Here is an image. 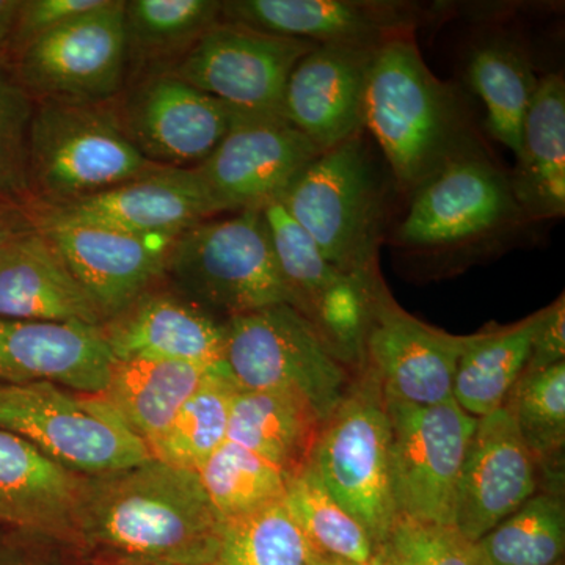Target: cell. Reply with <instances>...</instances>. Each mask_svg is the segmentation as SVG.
I'll return each instance as SVG.
<instances>
[{
    "mask_svg": "<svg viewBox=\"0 0 565 565\" xmlns=\"http://www.w3.org/2000/svg\"><path fill=\"white\" fill-rule=\"evenodd\" d=\"M223 522L196 471L150 459L88 476L77 509V542L159 565H215Z\"/></svg>",
    "mask_w": 565,
    "mask_h": 565,
    "instance_id": "1",
    "label": "cell"
},
{
    "mask_svg": "<svg viewBox=\"0 0 565 565\" xmlns=\"http://www.w3.org/2000/svg\"><path fill=\"white\" fill-rule=\"evenodd\" d=\"M364 129L408 196L448 163L484 151L459 93L429 70L414 35L396 36L374 51Z\"/></svg>",
    "mask_w": 565,
    "mask_h": 565,
    "instance_id": "2",
    "label": "cell"
},
{
    "mask_svg": "<svg viewBox=\"0 0 565 565\" xmlns=\"http://www.w3.org/2000/svg\"><path fill=\"white\" fill-rule=\"evenodd\" d=\"M385 182L363 132L323 151L278 200L340 273L373 281L384 232Z\"/></svg>",
    "mask_w": 565,
    "mask_h": 565,
    "instance_id": "3",
    "label": "cell"
},
{
    "mask_svg": "<svg viewBox=\"0 0 565 565\" xmlns=\"http://www.w3.org/2000/svg\"><path fill=\"white\" fill-rule=\"evenodd\" d=\"M162 169L137 150L111 102L35 103L29 136L31 206H66Z\"/></svg>",
    "mask_w": 565,
    "mask_h": 565,
    "instance_id": "4",
    "label": "cell"
},
{
    "mask_svg": "<svg viewBox=\"0 0 565 565\" xmlns=\"http://www.w3.org/2000/svg\"><path fill=\"white\" fill-rule=\"evenodd\" d=\"M166 275L178 292L210 313H252L288 303L263 211L196 223L174 239Z\"/></svg>",
    "mask_w": 565,
    "mask_h": 565,
    "instance_id": "5",
    "label": "cell"
},
{
    "mask_svg": "<svg viewBox=\"0 0 565 565\" xmlns=\"http://www.w3.org/2000/svg\"><path fill=\"white\" fill-rule=\"evenodd\" d=\"M223 366L239 390H273L302 397L322 423L355 375L340 362L313 323L288 303L225 321Z\"/></svg>",
    "mask_w": 565,
    "mask_h": 565,
    "instance_id": "6",
    "label": "cell"
},
{
    "mask_svg": "<svg viewBox=\"0 0 565 565\" xmlns=\"http://www.w3.org/2000/svg\"><path fill=\"white\" fill-rule=\"evenodd\" d=\"M308 465L375 546L381 545L399 515L393 500L385 394L370 371L353 379L344 399L322 423Z\"/></svg>",
    "mask_w": 565,
    "mask_h": 565,
    "instance_id": "7",
    "label": "cell"
},
{
    "mask_svg": "<svg viewBox=\"0 0 565 565\" xmlns=\"http://www.w3.org/2000/svg\"><path fill=\"white\" fill-rule=\"evenodd\" d=\"M0 429L20 435L85 478L152 459L147 445L99 394L71 392L51 382L0 384Z\"/></svg>",
    "mask_w": 565,
    "mask_h": 565,
    "instance_id": "8",
    "label": "cell"
},
{
    "mask_svg": "<svg viewBox=\"0 0 565 565\" xmlns=\"http://www.w3.org/2000/svg\"><path fill=\"white\" fill-rule=\"evenodd\" d=\"M125 0H106L7 58L35 103L114 102L128 79Z\"/></svg>",
    "mask_w": 565,
    "mask_h": 565,
    "instance_id": "9",
    "label": "cell"
},
{
    "mask_svg": "<svg viewBox=\"0 0 565 565\" xmlns=\"http://www.w3.org/2000/svg\"><path fill=\"white\" fill-rule=\"evenodd\" d=\"M525 221L509 174L479 151L448 163L412 193L393 239L411 252H455Z\"/></svg>",
    "mask_w": 565,
    "mask_h": 565,
    "instance_id": "10",
    "label": "cell"
},
{
    "mask_svg": "<svg viewBox=\"0 0 565 565\" xmlns=\"http://www.w3.org/2000/svg\"><path fill=\"white\" fill-rule=\"evenodd\" d=\"M385 403L397 515L452 525L465 456L478 418L463 412L455 399L415 405L385 397Z\"/></svg>",
    "mask_w": 565,
    "mask_h": 565,
    "instance_id": "11",
    "label": "cell"
},
{
    "mask_svg": "<svg viewBox=\"0 0 565 565\" xmlns=\"http://www.w3.org/2000/svg\"><path fill=\"white\" fill-rule=\"evenodd\" d=\"M315 47L310 41L221 21L169 73L233 109L282 117L289 76Z\"/></svg>",
    "mask_w": 565,
    "mask_h": 565,
    "instance_id": "12",
    "label": "cell"
},
{
    "mask_svg": "<svg viewBox=\"0 0 565 565\" xmlns=\"http://www.w3.org/2000/svg\"><path fill=\"white\" fill-rule=\"evenodd\" d=\"M470 338L444 332L407 313L384 278L371 285L364 370L377 379L386 399L415 405L451 401L457 363Z\"/></svg>",
    "mask_w": 565,
    "mask_h": 565,
    "instance_id": "13",
    "label": "cell"
},
{
    "mask_svg": "<svg viewBox=\"0 0 565 565\" xmlns=\"http://www.w3.org/2000/svg\"><path fill=\"white\" fill-rule=\"evenodd\" d=\"M111 104L137 150L167 169L206 161L241 111L169 71L131 82Z\"/></svg>",
    "mask_w": 565,
    "mask_h": 565,
    "instance_id": "14",
    "label": "cell"
},
{
    "mask_svg": "<svg viewBox=\"0 0 565 565\" xmlns=\"http://www.w3.org/2000/svg\"><path fill=\"white\" fill-rule=\"evenodd\" d=\"M322 152L278 115L239 111L232 129L195 172L221 214L263 211L278 202Z\"/></svg>",
    "mask_w": 565,
    "mask_h": 565,
    "instance_id": "15",
    "label": "cell"
},
{
    "mask_svg": "<svg viewBox=\"0 0 565 565\" xmlns=\"http://www.w3.org/2000/svg\"><path fill=\"white\" fill-rule=\"evenodd\" d=\"M33 223L61 253L104 322L129 307L161 277L177 237L139 236L29 206ZM103 326V323H102Z\"/></svg>",
    "mask_w": 565,
    "mask_h": 565,
    "instance_id": "16",
    "label": "cell"
},
{
    "mask_svg": "<svg viewBox=\"0 0 565 565\" xmlns=\"http://www.w3.org/2000/svg\"><path fill=\"white\" fill-rule=\"evenodd\" d=\"M422 7L394 0H225L222 21L315 44L375 50L414 35Z\"/></svg>",
    "mask_w": 565,
    "mask_h": 565,
    "instance_id": "17",
    "label": "cell"
},
{
    "mask_svg": "<svg viewBox=\"0 0 565 565\" xmlns=\"http://www.w3.org/2000/svg\"><path fill=\"white\" fill-rule=\"evenodd\" d=\"M544 484L542 468L503 408L478 418L457 489L455 525L476 542Z\"/></svg>",
    "mask_w": 565,
    "mask_h": 565,
    "instance_id": "18",
    "label": "cell"
},
{
    "mask_svg": "<svg viewBox=\"0 0 565 565\" xmlns=\"http://www.w3.org/2000/svg\"><path fill=\"white\" fill-rule=\"evenodd\" d=\"M375 50L316 44L289 76L282 118L321 151L362 134L364 95Z\"/></svg>",
    "mask_w": 565,
    "mask_h": 565,
    "instance_id": "19",
    "label": "cell"
},
{
    "mask_svg": "<svg viewBox=\"0 0 565 565\" xmlns=\"http://www.w3.org/2000/svg\"><path fill=\"white\" fill-rule=\"evenodd\" d=\"M114 360H154L212 367L225 356V322L180 292L148 289L103 322Z\"/></svg>",
    "mask_w": 565,
    "mask_h": 565,
    "instance_id": "20",
    "label": "cell"
},
{
    "mask_svg": "<svg viewBox=\"0 0 565 565\" xmlns=\"http://www.w3.org/2000/svg\"><path fill=\"white\" fill-rule=\"evenodd\" d=\"M111 364L99 327L0 316V384L51 382L71 392L103 394Z\"/></svg>",
    "mask_w": 565,
    "mask_h": 565,
    "instance_id": "21",
    "label": "cell"
},
{
    "mask_svg": "<svg viewBox=\"0 0 565 565\" xmlns=\"http://www.w3.org/2000/svg\"><path fill=\"white\" fill-rule=\"evenodd\" d=\"M41 210L139 236L167 237L221 214L195 169L158 170L90 199Z\"/></svg>",
    "mask_w": 565,
    "mask_h": 565,
    "instance_id": "22",
    "label": "cell"
},
{
    "mask_svg": "<svg viewBox=\"0 0 565 565\" xmlns=\"http://www.w3.org/2000/svg\"><path fill=\"white\" fill-rule=\"evenodd\" d=\"M84 478L20 435L0 429V525L54 541L77 542Z\"/></svg>",
    "mask_w": 565,
    "mask_h": 565,
    "instance_id": "23",
    "label": "cell"
},
{
    "mask_svg": "<svg viewBox=\"0 0 565 565\" xmlns=\"http://www.w3.org/2000/svg\"><path fill=\"white\" fill-rule=\"evenodd\" d=\"M0 316L92 327L104 322L61 253L36 226L0 252Z\"/></svg>",
    "mask_w": 565,
    "mask_h": 565,
    "instance_id": "24",
    "label": "cell"
},
{
    "mask_svg": "<svg viewBox=\"0 0 565 565\" xmlns=\"http://www.w3.org/2000/svg\"><path fill=\"white\" fill-rule=\"evenodd\" d=\"M526 221H550L565 212V82L550 73L539 79L523 125L522 151L509 177Z\"/></svg>",
    "mask_w": 565,
    "mask_h": 565,
    "instance_id": "25",
    "label": "cell"
},
{
    "mask_svg": "<svg viewBox=\"0 0 565 565\" xmlns=\"http://www.w3.org/2000/svg\"><path fill=\"white\" fill-rule=\"evenodd\" d=\"M322 419L292 393L239 390L233 401L228 440L280 468L286 479L310 460Z\"/></svg>",
    "mask_w": 565,
    "mask_h": 565,
    "instance_id": "26",
    "label": "cell"
},
{
    "mask_svg": "<svg viewBox=\"0 0 565 565\" xmlns=\"http://www.w3.org/2000/svg\"><path fill=\"white\" fill-rule=\"evenodd\" d=\"M465 76L484 103L490 136L519 158L523 125L539 85L525 44L505 32L482 36L468 52Z\"/></svg>",
    "mask_w": 565,
    "mask_h": 565,
    "instance_id": "27",
    "label": "cell"
},
{
    "mask_svg": "<svg viewBox=\"0 0 565 565\" xmlns=\"http://www.w3.org/2000/svg\"><path fill=\"white\" fill-rule=\"evenodd\" d=\"M126 85L166 73L222 21L221 0H125Z\"/></svg>",
    "mask_w": 565,
    "mask_h": 565,
    "instance_id": "28",
    "label": "cell"
},
{
    "mask_svg": "<svg viewBox=\"0 0 565 565\" xmlns=\"http://www.w3.org/2000/svg\"><path fill=\"white\" fill-rule=\"evenodd\" d=\"M210 370L188 363L114 360L109 384L99 396L150 451Z\"/></svg>",
    "mask_w": 565,
    "mask_h": 565,
    "instance_id": "29",
    "label": "cell"
},
{
    "mask_svg": "<svg viewBox=\"0 0 565 565\" xmlns=\"http://www.w3.org/2000/svg\"><path fill=\"white\" fill-rule=\"evenodd\" d=\"M542 310L512 326H490L473 333L457 363L452 399L475 418L503 408L530 359Z\"/></svg>",
    "mask_w": 565,
    "mask_h": 565,
    "instance_id": "30",
    "label": "cell"
},
{
    "mask_svg": "<svg viewBox=\"0 0 565 565\" xmlns=\"http://www.w3.org/2000/svg\"><path fill=\"white\" fill-rule=\"evenodd\" d=\"M481 565L564 563V487L542 486L500 525L475 542Z\"/></svg>",
    "mask_w": 565,
    "mask_h": 565,
    "instance_id": "31",
    "label": "cell"
},
{
    "mask_svg": "<svg viewBox=\"0 0 565 565\" xmlns=\"http://www.w3.org/2000/svg\"><path fill=\"white\" fill-rule=\"evenodd\" d=\"M237 385L223 363L212 366L204 375L167 433L150 448L152 459L196 471L228 440L230 416Z\"/></svg>",
    "mask_w": 565,
    "mask_h": 565,
    "instance_id": "32",
    "label": "cell"
},
{
    "mask_svg": "<svg viewBox=\"0 0 565 565\" xmlns=\"http://www.w3.org/2000/svg\"><path fill=\"white\" fill-rule=\"evenodd\" d=\"M503 411L541 465L544 484H564L565 362L523 370Z\"/></svg>",
    "mask_w": 565,
    "mask_h": 565,
    "instance_id": "33",
    "label": "cell"
},
{
    "mask_svg": "<svg viewBox=\"0 0 565 565\" xmlns=\"http://www.w3.org/2000/svg\"><path fill=\"white\" fill-rule=\"evenodd\" d=\"M282 503L313 552L355 563H374L377 546L373 539L334 500L310 465L286 479Z\"/></svg>",
    "mask_w": 565,
    "mask_h": 565,
    "instance_id": "34",
    "label": "cell"
},
{
    "mask_svg": "<svg viewBox=\"0 0 565 565\" xmlns=\"http://www.w3.org/2000/svg\"><path fill=\"white\" fill-rule=\"evenodd\" d=\"M196 475L223 523L281 503L286 493L280 468L230 440L200 465Z\"/></svg>",
    "mask_w": 565,
    "mask_h": 565,
    "instance_id": "35",
    "label": "cell"
},
{
    "mask_svg": "<svg viewBox=\"0 0 565 565\" xmlns=\"http://www.w3.org/2000/svg\"><path fill=\"white\" fill-rule=\"evenodd\" d=\"M310 545L281 501L223 523L215 565H310Z\"/></svg>",
    "mask_w": 565,
    "mask_h": 565,
    "instance_id": "36",
    "label": "cell"
},
{
    "mask_svg": "<svg viewBox=\"0 0 565 565\" xmlns=\"http://www.w3.org/2000/svg\"><path fill=\"white\" fill-rule=\"evenodd\" d=\"M263 212L269 225L275 258L288 289L291 307L308 318L316 303L337 282L343 280L345 274L323 258L315 241L285 211L280 202L270 203Z\"/></svg>",
    "mask_w": 565,
    "mask_h": 565,
    "instance_id": "37",
    "label": "cell"
},
{
    "mask_svg": "<svg viewBox=\"0 0 565 565\" xmlns=\"http://www.w3.org/2000/svg\"><path fill=\"white\" fill-rule=\"evenodd\" d=\"M35 102L0 58V200L31 206L29 136Z\"/></svg>",
    "mask_w": 565,
    "mask_h": 565,
    "instance_id": "38",
    "label": "cell"
},
{
    "mask_svg": "<svg viewBox=\"0 0 565 565\" xmlns=\"http://www.w3.org/2000/svg\"><path fill=\"white\" fill-rule=\"evenodd\" d=\"M379 565H481L475 542L456 526L397 516L375 552Z\"/></svg>",
    "mask_w": 565,
    "mask_h": 565,
    "instance_id": "39",
    "label": "cell"
},
{
    "mask_svg": "<svg viewBox=\"0 0 565 565\" xmlns=\"http://www.w3.org/2000/svg\"><path fill=\"white\" fill-rule=\"evenodd\" d=\"M106 0H20L13 31L7 47V58L24 50L74 18L104 6Z\"/></svg>",
    "mask_w": 565,
    "mask_h": 565,
    "instance_id": "40",
    "label": "cell"
},
{
    "mask_svg": "<svg viewBox=\"0 0 565 565\" xmlns=\"http://www.w3.org/2000/svg\"><path fill=\"white\" fill-rule=\"evenodd\" d=\"M565 362V297L542 310L541 321L531 341L527 371L545 370L553 364Z\"/></svg>",
    "mask_w": 565,
    "mask_h": 565,
    "instance_id": "41",
    "label": "cell"
},
{
    "mask_svg": "<svg viewBox=\"0 0 565 565\" xmlns=\"http://www.w3.org/2000/svg\"><path fill=\"white\" fill-rule=\"evenodd\" d=\"M35 228L31 210L22 204L6 202L0 200V252L22 236V234L31 232Z\"/></svg>",
    "mask_w": 565,
    "mask_h": 565,
    "instance_id": "42",
    "label": "cell"
},
{
    "mask_svg": "<svg viewBox=\"0 0 565 565\" xmlns=\"http://www.w3.org/2000/svg\"><path fill=\"white\" fill-rule=\"evenodd\" d=\"M0 565H68L25 546L0 544Z\"/></svg>",
    "mask_w": 565,
    "mask_h": 565,
    "instance_id": "43",
    "label": "cell"
},
{
    "mask_svg": "<svg viewBox=\"0 0 565 565\" xmlns=\"http://www.w3.org/2000/svg\"><path fill=\"white\" fill-rule=\"evenodd\" d=\"M18 7H20V0H0V58L3 61H6Z\"/></svg>",
    "mask_w": 565,
    "mask_h": 565,
    "instance_id": "44",
    "label": "cell"
},
{
    "mask_svg": "<svg viewBox=\"0 0 565 565\" xmlns=\"http://www.w3.org/2000/svg\"><path fill=\"white\" fill-rule=\"evenodd\" d=\"M310 565H379L377 561L370 564L355 563V561L343 559V557L322 555L311 550Z\"/></svg>",
    "mask_w": 565,
    "mask_h": 565,
    "instance_id": "45",
    "label": "cell"
},
{
    "mask_svg": "<svg viewBox=\"0 0 565 565\" xmlns=\"http://www.w3.org/2000/svg\"><path fill=\"white\" fill-rule=\"evenodd\" d=\"M106 565H159V564H152L147 563V561H140V559H132V557H115V561H111V563Z\"/></svg>",
    "mask_w": 565,
    "mask_h": 565,
    "instance_id": "46",
    "label": "cell"
},
{
    "mask_svg": "<svg viewBox=\"0 0 565 565\" xmlns=\"http://www.w3.org/2000/svg\"><path fill=\"white\" fill-rule=\"evenodd\" d=\"M556 565H564V563H559V564H556Z\"/></svg>",
    "mask_w": 565,
    "mask_h": 565,
    "instance_id": "47",
    "label": "cell"
}]
</instances>
